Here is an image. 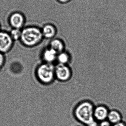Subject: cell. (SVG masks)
Instances as JSON below:
<instances>
[{"label":"cell","mask_w":126,"mask_h":126,"mask_svg":"<svg viewBox=\"0 0 126 126\" xmlns=\"http://www.w3.org/2000/svg\"><path fill=\"white\" fill-rule=\"evenodd\" d=\"M43 38L41 29L35 26H29L22 29L20 40L25 46L33 47L40 44Z\"/></svg>","instance_id":"6da1fadb"},{"label":"cell","mask_w":126,"mask_h":126,"mask_svg":"<svg viewBox=\"0 0 126 126\" xmlns=\"http://www.w3.org/2000/svg\"><path fill=\"white\" fill-rule=\"evenodd\" d=\"M94 110L93 106L90 102H82L75 110V116L79 121L87 125L94 120Z\"/></svg>","instance_id":"7a4b0ae2"},{"label":"cell","mask_w":126,"mask_h":126,"mask_svg":"<svg viewBox=\"0 0 126 126\" xmlns=\"http://www.w3.org/2000/svg\"><path fill=\"white\" fill-rule=\"evenodd\" d=\"M55 68L52 63H46L39 65L36 72L37 79L43 84L50 83L55 76Z\"/></svg>","instance_id":"3957f363"},{"label":"cell","mask_w":126,"mask_h":126,"mask_svg":"<svg viewBox=\"0 0 126 126\" xmlns=\"http://www.w3.org/2000/svg\"><path fill=\"white\" fill-rule=\"evenodd\" d=\"M14 42L9 33L0 31V52L3 53L9 52L13 47Z\"/></svg>","instance_id":"277c9868"},{"label":"cell","mask_w":126,"mask_h":126,"mask_svg":"<svg viewBox=\"0 0 126 126\" xmlns=\"http://www.w3.org/2000/svg\"><path fill=\"white\" fill-rule=\"evenodd\" d=\"M9 22L13 29H21L25 25V18L20 12H14L9 17Z\"/></svg>","instance_id":"5b68a950"},{"label":"cell","mask_w":126,"mask_h":126,"mask_svg":"<svg viewBox=\"0 0 126 126\" xmlns=\"http://www.w3.org/2000/svg\"><path fill=\"white\" fill-rule=\"evenodd\" d=\"M55 74L59 80L66 81L70 77L71 72L70 68L66 65L59 64L55 67Z\"/></svg>","instance_id":"8992f818"},{"label":"cell","mask_w":126,"mask_h":126,"mask_svg":"<svg viewBox=\"0 0 126 126\" xmlns=\"http://www.w3.org/2000/svg\"><path fill=\"white\" fill-rule=\"evenodd\" d=\"M108 113L107 109L104 106H98L94 110V118L101 122L105 120L107 118Z\"/></svg>","instance_id":"52a82bcc"},{"label":"cell","mask_w":126,"mask_h":126,"mask_svg":"<svg viewBox=\"0 0 126 126\" xmlns=\"http://www.w3.org/2000/svg\"><path fill=\"white\" fill-rule=\"evenodd\" d=\"M57 53L52 48L45 49L43 53V58L47 63H52L57 57Z\"/></svg>","instance_id":"ba28073f"},{"label":"cell","mask_w":126,"mask_h":126,"mask_svg":"<svg viewBox=\"0 0 126 126\" xmlns=\"http://www.w3.org/2000/svg\"><path fill=\"white\" fill-rule=\"evenodd\" d=\"M42 34L43 38L50 39L54 36L55 33V29L53 26L46 25L41 29Z\"/></svg>","instance_id":"9c48e42d"},{"label":"cell","mask_w":126,"mask_h":126,"mask_svg":"<svg viewBox=\"0 0 126 126\" xmlns=\"http://www.w3.org/2000/svg\"><path fill=\"white\" fill-rule=\"evenodd\" d=\"M107 118L108 121L112 125L120 122L122 120L121 114L115 110H111L109 112Z\"/></svg>","instance_id":"30bf717a"},{"label":"cell","mask_w":126,"mask_h":126,"mask_svg":"<svg viewBox=\"0 0 126 126\" xmlns=\"http://www.w3.org/2000/svg\"><path fill=\"white\" fill-rule=\"evenodd\" d=\"M50 48L55 50L57 53H61L63 49V45L59 40H54L51 42Z\"/></svg>","instance_id":"8fae6325"},{"label":"cell","mask_w":126,"mask_h":126,"mask_svg":"<svg viewBox=\"0 0 126 126\" xmlns=\"http://www.w3.org/2000/svg\"><path fill=\"white\" fill-rule=\"evenodd\" d=\"M21 29H13L10 32L9 34L12 38L14 41L20 40L21 38Z\"/></svg>","instance_id":"7c38bea8"},{"label":"cell","mask_w":126,"mask_h":126,"mask_svg":"<svg viewBox=\"0 0 126 126\" xmlns=\"http://www.w3.org/2000/svg\"><path fill=\"white\" fill-rule=\"evenodd\" d=\"M57 60L59 64H65L69 61V57L67 54L65 53H60L57 56Z\"/></svg>","instance_id":"4fadbf2b"},{"label":"cell","mask_w":126,"mask_h":126,"mask_svg":"<svg viewBox=\"0 0 126 126\" xmlns=\"http://www.w3.org/2000/svg\"><path fill=\"white\" fill-rule=\"evenodd\" d=\"M5 58L3 53L0 52V68H1L4 64Z\"/></svg>","instance_id":"5bb4252c"},{"label":"cell","mask_w":126,"mask_h":126,"mask_svg":"<svg viewBox=\"0 0 126 126\" xmlns=\"http://www.w3.org/2000/svg\"><path fill=\"white\" fill-rule=\"evenodd\" d=\"M111 124L109 121L104 120L101 121L100 124H99V126H111Z\"/></svg>","instance_id":"9a60e30c"},{"label":"cell","mask_w":126,"mask_h":126,"mask_svg":"<svg viewBox=\"0 0 126 126\" xmlns=\"http://www.w3.org/2000/svg\"><path fill=\"white\" fill-rule=\"evenodd\" d=\"M87 126H99V124H98V123L94 120V121L91 122L90 124H88Z\"/></svg>","instance_id":"2e32d148"},{"label":"cell","mask_w":126,"mask_h":126,"mask_svg":"<svg viewBox=\"0 0 126 126\" xmlns=\"http://www.w3.org/2000/svg\"><path fill=\"white\" fill-rule=\"evenodd\" d=\"M111 126H126V124L124 122L121 121L117 124H113Z\"/></svg>","instance_id":"e0dca14e"},{"label":"cell","mask_w":126,"mask_h":126,"mask_svg":"<svg viewBox=\"0 0 126 126\" xmlns=\"http://www.w3.org/2000/svg\"><path fill=\"white\" fill-rule=\"evenodd\" d=\"M59 0L62 2H65L66 1H68V0Z\"/></svg>","instance_id":"ac0fdd59"}]
</instances>
